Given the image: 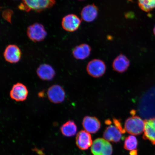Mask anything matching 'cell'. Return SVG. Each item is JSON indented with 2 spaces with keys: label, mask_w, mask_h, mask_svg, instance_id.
<instances>
[{
  "label": "cell",
  "mask_w": 155,
  "mask_h": 155,
  "mask_svg": "<svg viewBox=\"0 0 155 155\" xmlns=\"http://www.w3.org/2000/svg\"><path fill=\"white\" fill-rule=\"evenodd\" d=\"M76 143L78 147L81 150H88L92 144L91 136L86 131L81 130L77 134Z\"/></svg>",
  "instance_id": "obj_11"
},
{
  "label": "cell",
  "mask_w": 155,
  "mask_h": 155,
  "mask_svg": "<svg viewBox=\"0 0 155 155\" xmlns=\"http://www.w3.org/2000/svg\"><path fill=\"white\" fill-rule=\"evenodd\" d=\"M47 94L50 101L54 104L61 103L65 99V91L62 87L58 85H54L50 87Z\"/></svg>",
  "instance_id": "obj_9"
},
{
  "label": "cell",
  "mask_w": 155,
  "mask_h": 155,
  "mask_svg": "<svg viewBox=\"0 0 155 155\" xmlns=\"http://www.w3.org/2000/svg\"><path fill=\"white\" fill-rule=\"evenodd\" d=\"M138 142L134 136L130 135L125 138L124 143V148L126 150L133 151L137 150Z\"/></svg>",
  "instance_id": "obj_19"
},
{
  "label": "cell",
  "mask_w": 155,
  "mask_h": 155,
  "mask_svg": "<svg viewBox=\"0 0 155 155\" xmlns=\"http://www.w3.org/2000/svg\"><path fill=\"white\" fill-rule=\"evenodd\" d=\"M130 64V62L128 59L123 54H120L114 59L112 67L117 72L123 73L127 71Z\"/></svg>",
  "instance_id": "obj_16"
},
{
  "label": "cell",
  "mask_w": 155,
  "mask_h": 155,
  "mask_svg": "<svg viewBox=\"0 0 155 155\" xmlns=\"http://www.w3.org/2000/svg\"><path fill=\"white\" fill-rule=\"evenodd\" d=\"M91 150L94 155H111L113 150L112 145L107 140L98 138L93 143Z\"/></svg>",
  "instance_id": "obj_4"
},
{
  "label": "cell",
  "mask_w": 155,
  "mask_h": 155,
  "mask_svg": "<svg viewBox=\"0 0 155 155\" xmlns=\"http://www.w3.org/2000/svg\"><path fill=\"white\" fill-rule=\"evenodd\" d=\"M140 8L145 12L150 11L155 8V0H138Z\"/></svg>",
  "instance_id": "obj_20"
},
{
  "label": "cell",
  "mask_w": 155,
  "mask_h": 155,
  "mask_svg": "<svg viewBox=\"0 0 155 155\" xmlns=\"http://www.w3.org/2000/svg\"><path fill=\"white\" fill-rule=\"evenodd\" d=\"M22 55L21 50L14 44L8 46L4 52L3 56L6 61L11 63H15L20 61Z\"/></svg>",
  "instance_id": "obj_7"
},
{
  "label": "cell",
  "mask_w": 155,
  "mask_h": 155,
  "mask_svg": "<svg viewBox=\"0 0 155 155\" xmlns=\"http://www.w3.org/2000/svg\"><path fill=\"white\" fill-rule=\"evenodd\" d=\"M61 129L63 135L67 137H71L76 134L77 127L74 121L69 120L64 124Z\"/></svg>",
  "instance_id": "obj_18"
},
{
  "label": "cell",
  "mask_w": 155,
  "mask_h": 155,
  "mask_svg": "<svg viewBox=\"0 0 155 155\" xmlns=\"http://www.w3.org/2000/svg\"><path fill=\"white\" fill-rule=\"evenodd\" d=\"M37 73L38 77L44 81L51 80L55 74L53 67L46 64H42L38 68Z\"/></svg>",
  "instance_id": "obj_15"
},
{
  "label": "cell",
  "mask_w": 155,
  "mask_h": 155,
  "mask_svg": "<svg viewBox=\"0 0 155 155\" xmlns=\"http://www.w3.org/2000/svg\"><path fill=\"white\" fill-rule=\"evenodd\" d=\"M27 35L32 41L38 42L44 40L47 33L43 25L36 23L28 27Z\"/></svg>",
  "instance_id": "obj_3"
},
{
  "label": "cell",
  "mask_w": 155,
  "mask_h": 155,
  "mask_svg": "<svg viewBox=\"0 0 155 155\" xmlns=\"http://www.w3.org/2000/svg\"><path fill=\"white\" fill-rule=\"evenodd\" d=\"M82 124L85 130L89 133H96L99 130L101 123L95 117L86 116L83 119Z\"/></svg>",
  "instance_id": "obj_12"
},
{
  "label": "cell",
  "mask_w": 155,
  "mask_h": 155,
  "mask_svg": "<svg viewBox=\"0 0 155 155\" xmlns=\"http://www.w3.org/2000/svg\"><path fill=\"white\" fill-rule=\"evenodd\" d=\"M144 133L143 139L155 145V118L145 121Z\"/></svg>",
  "instance_id": "obj_14"
},
{
  "label": "cell",
  "mask_w": 155,
  "mask_h": 155,
  "mask_svg": "<svg viewBox=\"0 0 155 155\" xmlns=\"http://www.w3.org/2000/svg\"><path fill=\"white\" fill-rule=\"evenodd\" d=\"M98 14V8L94 4L88 5L85 6L81 11V18L86 22H93L96 19Z\"/></svg>",
  "instance_id": "obj_13"
},
{
  "label": "cell",
  "mask_w": 155,
  "mask_h": 155,
  "mask_svg": "<svg viewBox=\"0 0 155 155\" xmlns=\"http://www.w3.org/2000/svg\"><path fill=\"white\" fill-rule=\"evenodd\" d=\"M110 125L104 131L103 137L106 140L113 143H118L123 138L124 134L119 127L115 125Z\"/></svg>",
  "instance_id": "obj_10"
},
{
  "label": "cell",
  "mask_w": 155,
  "mask_h": 155,
  "mask_svg": "<svg viewBox=\"0 0 155 155\" xmlns=\"http://www.w3.org/2000/svg\"><path fill=\"white\" fill-rule=\"evenodd\" d=\"M154 34L155 35V28L154 29Z\"/></svg>",
  "instance_id": "obj_22"
},
{
  "label": "cell",
  "mask_w": 155,
  "mask_h": 155,
  "mask_svg": "<svg viewBox=\"0 0 155 155\" xmlns=\"http://www.w3.org/2000/svg\"><path fill=\"white\" fill-rule=\"evenodd\" d=\"M81 23V20L74 14H69L63 18L61 25L64 30L68 32H73L78 29Z\"/></svg>",
  "instance_id": "obj_6"
},
{
  "label": "cell",
  "mask_w": 155,
  "mask_h": 155,
  "mask_svg": "<svg viewBox=\"0 0 155 155\" xmlns=\"http://www.w3.org/2000/svg\"><path fill=\"white\" fill-rule=\"evenodd\" d=\"M137 150H134L130 151V155H137Z\"/></svg>",
  "instance_id": "obj_21"
},
{
  "label": "cell",
  "mask_w": 155,
  "mask_h": 155,
  "mask_svg": "<svg viewBox=\"0 0 155 155\" xmlns=\"http://www.w3.org/2000/svg\"><path fill=\"white\" fill-rule=\"evenodd\" d=\"M79 1H84V0H79Z\"/></svg>",
  "instance_id": "obj_23"
},
{
  "label": "cell",
  "mask_w": 155,
  "mask_h": 155,
  "mask_svg": "<svg viewBox=\"0 0 155 155\" xmlns=\"http://www.w3.org/2000/svg\"><path fill=\"white\" fill-rule=\"evenodd\" d=\"M28 95V88L21 83L15 84L10 92L11 98L17 102L24 101L26 99Z\"/></svg>",
  "instance_id": "obj_8"
},
{
  "label": "cell",
  "mask_w": 155,
  "mask_h": 155,
  "mask_svg": "<svg viewBox=\"0 0 155 155\" xmlns=\"http://www.w3.org/2000/svg\"><path fill=\"white\" fill-rule=\"evenodd\" d=\"M91 48L88 44H83L76 46L73 50L74 57L78 60H84L90 56Z\"/></svg>",
  "instance_id": "obj_17"
},
{
  "label": "cell",
  "mask_w": 155,
  "mask_h": 155,
  "mask_svg": "<svg viewBox=\"0 0 155 155\" xmlns=\"http://www.w3.org/2000/svg\"><path fill=\"white\" fill-rule=\"evenodd\" d=\"M144 121L139 116L133 115L126 120L125 130L130 134L139 135L144 131Z\"/></svg>",
  "instance_id": "obj_2"
},
{
  "label": "cell",
  "mask_w": 155,
  "mask_h": 155,
  "mask_svg": "<svg viewBox=\"0 0 155 155\" xmlns=\"http://www.w3.org/2000/svg\"><path fill=\"white\" fill-rule=\"evenodd\" d=\"M106 66L104 62L100 59H95L89 62L87 67L88 74L93 77L99 78L105 73Z\"/></svg>",
  "instance_id": "obj_5"
},
{
  "label": "cell",
  "mask_w": 155,
  "mask_h": 155,
  "mask_svg": "<svg viewBox=\"0 0 155 155\" xmlns=\"http://www.w3.org/2000/svg\"><path fill=\"white\" fill-rule=\"evenodd\" d=\"M55 4V0H22L18 8L27 12L31 10L40 12L46 9L51 8Z\"/></svg>",
  "instance_id": "obj_1"
}]
</instances>
